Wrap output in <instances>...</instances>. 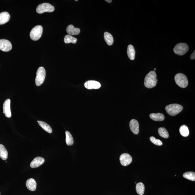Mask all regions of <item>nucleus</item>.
<instances>
[{
	"instance_id": "obj_1",
	"label": "nucleus",
	"mask_w": 195,
	"mask_h": 195,
	"mask_svg": "<svg viewBox=\"0 0 195 195\" xmlns=\"http://www.w3.org/2000/svg\"><path fill=\"white\" fill-rule=\"evenodd\" d=\"M156 74L154 71H151L147 75L145 78L144 85L148 88L151 89L155 87L157 84L158 80Z\"/></svg>"
},
{
	"instance_id": "obj_2",
	"label": "nucleus",
	"mask_w": 195,
	"mask_h": 195,
	"mask_svg": "<svg viewBox=\"0 0 195 195\" xmlns=\"http://www.w3.org/2000/svg\"><path fill=\"white\" fill-rule=\"evenodd\" d=\"M165 109L169 115L175 116L180 113L183 110V108L181 105L177 104H172L166 106Z\"/></svg>"
},
{
	"instance_id": "obj_3",
	"label": "nucleus",
	"mask_w": 195,
	"mask_h": 195,
	"mask_svg": "<svg viewBox=\"0 0 195 195\" xmlns=\"http://www.w3.org/2000/svg\"><path fill=\"white\" fill-rule=\"evenodd\" d=\"M46 70L43 67L38 68L36 73L35 82L36 86H41L44 83L46 77Z\"/></svg>"
},
{
	"instance_id": "obj_4",
	"label": "nucleus",
	"mask_w": 195,
	"mask_h": 195,
	"mask_svg": "<svg viewBox=\"0 0 195 195\" xmlns=\"http://www.w3.org/2000/svg\"><path fill=\"white\" fill-rule=\"evenodd\" d=\"M175 80L176 84L181 87L184 88L188 85L187 78L185 75L182 73H179L176 75Z\"/></svg>"
},
{
	"instance_id": "obj_5",
	"label": "nucleus",
	"mask_w": 195,
	"mask_h": 195,
	"mask_svg": "<svg viewBox=\"0 0 195 195\" xmlns=\"http://www.w3.org/2000/svg\"><path fill=\"white\" fill-rule=\"evenodd\" d=\"M42 32V27L41 25H37L33 28L30 32V37L33 41H37L41 37Z\"/></svg>"
},
{
	"instance_id": "obj_6",
	"label": "nucleus",
	"mask_w": 195,
	"mask_h": 195,
	"mask_svg": "<svg viewBox=\"0 0 195 195\" xmlns=\"http://www.w3.org/2000/svg\"><path fill=\"white\" fill-rule=\"evenodd\" d=\"M189 46L185 43H181L176 44L173 49L175 53L179 55H183L188 52Z\"/></svg>"
},
{
	"instance_id": "obj_7",
	"label": "nucleus",
	"mask_w": 195,
	"mask_h": 195,
	"mask_svg": "<svg viewBox=\"0 0 195 195\" xmlns=\"http://www.w3.org/2000/svg\"><path fill=\"white\" fill-rule=\"evenodd\" d=\"M54 10L55 8L52 4L48 3H43L38 6L36 11L38 14H41L46 12H52Z\"/></svg>"
},
{
	"instance_id": "obj_8",
	"label": "nucleus",
	"mask_w": 195,
	"mask_h": 195,
	"mask_svg": "<svg viewBox=\"0 0 195 195\" xmlns=\"http://www.w3.org/2000/svg\"><path fill=\"white\" fill-rule=\"evenodd\" d=\"M12 49L10 42L5 39H0V50L4 52H8Z\"/></svg>"
},
{
	"instance_id": "obj_9",
	"label": "nucleus",
	"mask_w": 195,
	"mask_h": 195,
	"mask_svg": "<svg viewBox=\"0 0 195 195\" xmlns=\"http://www.w3.org/2000/svg\"><path fill=\"white\" fill-rule=\"evenodd\" d=\"M120 163L123 166H126L129 165L132 161V156L127 153L121 154L120 157Z\"/></svg>"
},
{
	"instance_id": "obj_10",
	"label": "nucleus",
	"mask_w": 195,
	"mask_h": 195,
	"mask_svg": "<svg viewBox=\"0 0 195 195\" xmlns=\"http://www.w3.org/2000/svg\"><path fill=\"white\" fill-rule=\"evenodd\" d=\"M11 100L9 99H7L4 102L3 105V111L5 115L8 118L11 117L10 109Z\"/></svg>"
},
{
	"instance_id": "obj_11",
	"label": "nucleus",
	"mask_w": 195,
	"mask_h": 195,
	"mask_svg": "<svg viewBox=\"0 0 195 195\" xmlns=\"http://www.w3.org/2000/svg\"><path fill=\"white\" fill-rule=\"evenodd\" d=\"M85 87L88 89H97L101 87V84L98 81L89 80L86 81L84 84Z\"/></svg>"
},
{
	"instance_id": "obj_12",
	"label": "nucleus",
	"mask_w": 195,
	"mask_h": 195,
	"mask_svg": "<svg viewBox=\"0 0 195 195\" xmlns=\"http://www.w3.org/2000/svg\"><path fill=\"white\" fill-rule=\"evenodd\" d=\"M129 127L132 132L135 135H137L139 132V125L138 121L135 119H132L129 123Z\"/></svg>"
},
{
	"instance_id": "obj_13",
	"label": "nucleus",
	"mask_w": 195,
	"mask_h": 195,
	"mask_svg": "<svg viewBox=\"0 0 195 195\" xmlns=\"http://www.w3.org/2000/svg\"><path fill=\"white\" fill-rule=\"evenodd\" d=\"M44 158L37 157L35 158L30 164V167L32 168H36L42 165L44 162Z\"/></svg>"
},
{
	"instance_id": "obj_14",
	"label": "nucleus",
	"mask_w": 195,
	"mask_h": 195,
	"mask_svg": "<svg viewBox=\"0 0 195 195\" xmlns=\"http://www.w3.org/2000/svg\"><path fill=\"white\" fill-rule=\"evenodd\" d=\"M26 185L28 189L30 191H34L36 189L37 183L34 179H28L27 181Z\"/></svg>"
},
{
	"instance_id": "obj_15",
	"label": "nucleus",
	"mask_w": 195,
	"mask_h": 195,
	"mask_svg": "<svg viewBox=\"0 0 195 195\" xmlns=\"http://www.w3.org/2000/svg\"><path fill=\"white\" fill-rule=\"evenodd\" d=\"M67 32L69 35H77L80 32V30L79 28H76L72 25H69L66 29Z\"/></svg>"
},
{
	"instance_id": "obj_16",
	"label": "nucleus",
	"mask_w": 195,
	"mask_h": 195,
	"mask_svg": "<svg viewBox=\"0 0 195 195\" xmlns=\"http://www.w3.org/2000/svg\"><path fill=\"white\" fill-rule=\"evenodd\" d=\"M10 16L9 13L4 12L0 13V25L7 23L9 20Z\"/></svg>"
},
{
	"instance_id": "obj_17",
	"label": "nucleus",
	"mask_w": 195,
	"mask_h": 195,
	"mask_svg": "<svg viewBox=\"0 0 195 195\" xmlns=\"http://www.w3.org/2000/svg\"><path fill=\"white\" fill-rule=\"evenodd\" d=\"M127 54L129 58L131 60H135V50L133 46L130 44L128 46L127 51Z\"/></svg>"
},
{
	"instance_id": "obj_18",
	"label": "nucleus",
	"mask_w": 195,
	"mask_h": 195,
	"mask_svg": "<svg viewBox=\"0 0 195 195\" xmlns=\"http://www.w3.org/2000/svg\"><path fill=\"white\" fill-rule=\"evenodd\" d=\"M150 118L155 121H162L165 119L164 115L161 113H151L150 115Z\"/></svg>"
},
{
	"instance_id": "obj_19",
	"label": "nucleus",
	"mask_w": 195,
	"mask_h": 195,
	"mask_svg": "<svg viewBox=\"0 0 195 195\" xmlns=\"http://www.w3.org/2000/svg\"><path fill=\"white\" fill-rule=\"evenodd\" d=\"M8 153L4 145L0 144V158L3 160H6L8 158Z\"/></svg>"
},
{
	"instance_id": "obj_20",
	"label": "nucleus",
	"mask_w": 195,
	"mask_h": 195,
	"mask_svg": "<svg viewBox=\"0 0 195 195\" xmlns=\"http://www.w3.org/2000/svg\"><path fill=\"white\" fill-rule=\"evenodd\" d=\"M38 123L39 125L46 132L49 133H52V129L50 126L44 121H38Z\"/></svg>"
},
{
	"instance_id": "obj_21",
	"label": "nucleus",
	"mask_w": 195,
	"mask_h": 195,
	"mask_svg": "<svg viewBox=\"0 0 195 195\" xmlns=\"http://www.w3.org/2000/svg\"><path fill=\"white\" fill-rule=\"evenodd\" d=\"M104 39L108 45L111 46L113 45V38L112 35L110 33L105 32L104 34Z\"/></svg>"
},
{
	"instance_id": "obj_22",
	"label": "nucleus",
	"mask_w": 195,
	"mask_h": 195,
	"mask_svg": "<svg viewBox=\"0 0 195 195\" xmlns=\"http://www.w3.org/2000/svg\"><path fill=\"white\" fill-rule=\"evenodd\" d=\"M136 191L139 195H143L144 193L145 185L141 182L137 184L135 187Z\"/></svg>"
},
{
	"instance_id": "obj_23",
	"label": "nucleus",
	"mask_w": 195,
	"mask_h": 195,
	"mask_svg": "<svg viewBox=\"0 0 195 195\" xmlns=\"http://www.w3.org/2000/svg\"><path fill=\"white\" fill-rule=\"evenodd\" d=\"M179 131L181 135L183 137H186L189 135V130L187 126L185 125L181 126Z\"/></svg>"
},
{
	"instance_id": "obj_24",
	"label": "nucleus",
	"mask_w": 195,
	"mask_h": 195,
	"mask_svg": "<svg viewBox=\"0 0 195 195\" xmlns=\"http://www.w3.org/2000/svg\"><path fill=\"white\" fill-rule=\"evenodd\" d=\"M65 135H66V143L67 145L68 146H71L73 145L74 143V140H73V137L70 133L67 131L65 132Z\"/></svg>"
},
{
	"instance_id": "obj_25",
	"label": "nucleus",
	"mask_w": 195,
	"mask_h": 195,
	"mask_svg": "<svg viewBox=\"0 0 195 195\" xmlns=\"http://www.w3.org/2000/svg\"><path fill=\"white\" fill-rule=\"evenodd\" d=\"M77 39L76 38L73 37V36L70 35H67L64 38V42L65 44H68L70 43H72L75 44L77 41Z\"/></svg>"
},
{
	"instance_id": "obj_26",
	"label": "nucleus",
	"mask_w": 195,
	"mask_h": 195,
	"mask_svg": "<svg viewBox=\"0 0 195 195\" xmlns=\"http://www.w3.org/2000/svg\"><path fill=\"white\" fill-rule=\"evenodd\" d=\"M158 133L161 137L164 138H168L169 137V134L167 130L164 127L159 128L158 130Z\"/></svg>"
},
{
	"instance_id": "obj_27",
	"label": "nucleus",
	"mask_w": 195,
	"mask_h": 195,
	"mask_svg": "<svg viewBox=\"0 0 195 195\" xmlns=\"http://www.w3.org/2000/svg\"><path fill=\"white\" fill-rule=\"evenodd\" d=\"M184 178L187 179L194 181H195V173L193 172H188L183 174Z\"/></svg>"
},
{
	"instance_id": "obj_28",
	"label": "nucleus",
	"mask_w": 195,
	"mask_h": 195,
	"mask_svg": "<svg viewBox=\"0 0 195 195\" xmlns=\"http://www.w3.org/2000/svg\"><path fill=\"white\" fill-rule=\"evenodd\" d=\"M150 140L151 143H152L154 145H157V146H161L163 145L162 141L159 139H156L154 137L152 136L150 137Z\"/></svg>"
},
{
	"instance_id": "obj_29",
	"label": "nucleus",
	"mask_w": 195,
	"mask_h": 195,
	"mask_svg": "<svg viewBox=\"0 0 195 195\" xmlns=\"http://www.w3.org/2000/svg\"><path fill=\"white\" fill-rule=\"evenodd\" d=\"M191 60H194L195 58V50L194 51V52H193L191 54Z\"/></svg>"
},
{
	"instance_id": "obj_30",
	"label": "nucleus",
	"mask_w": 195,
	"mask_h": 195,
	"mask_svg": "<svg viewBox=\"0 0 195 195\" xmlns=\"http://www.w3.org/2000/svg\"><path fill=\"white\" fill-rule=\"evenodd\" d=\"M105 1L108 3H111L112 1H111V0H107V1L106 0V1Z\"/></svg>"
},
{
	"instance_id": "obj_31",
	"label": "nucleus",
	"mask_w": 195,
	"mask_h": 195,
	"mask_svg": "<svg viewBox=\"0 0 195 195\" xmlns=\"http://www.w3.org/2000/svg\"><path fill=\"white\" fill-rule=\"evenodd\" d=\"M154 70V71H156V68H155Z\"/></svg>"
},
{
	"instance_id": "obj_32",
	"label": "nucleus",
	"mask_w": 195,
	"mask_h": 195,
	"mask_svg": "<svg viewBox=\"0 0 195 195\" xmlns=\"http://www.w3.org/2000/svg\"><path fill=\"white\" fill-rule=\"evenodd\" d=\"M78 1V0H76V1Z\"/></svg>"
}]
</instances>
